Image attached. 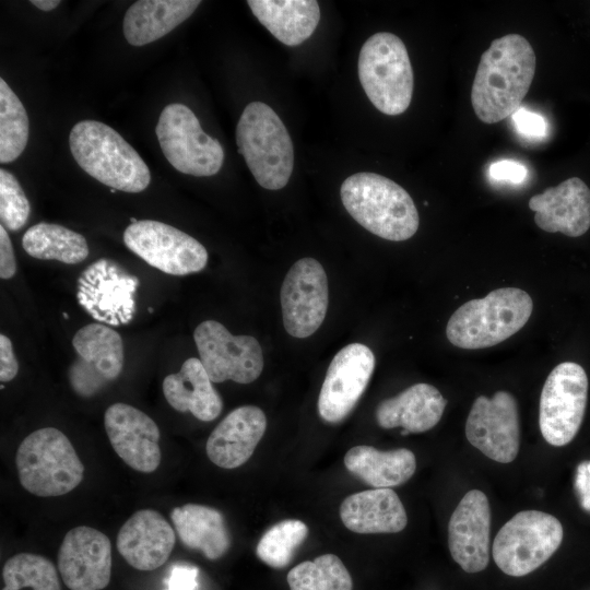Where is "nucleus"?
<instances>
[{
	"label": "nucleus",
	"instance_id": "obj_37",
	"mask_svg": "<svg viewBox=\"0 0 590 590\" xmlns=\"http://www.w3.org/2000/svg\"><path fill=\"white\" fill-rule=\"evenodd\" d=\"M511 118L517 131L524 138L541 139L546 134L544 118L534 111L520 107Z\"/></svg>",
	"mask_w": 590,
	"mask_h": 590
},
{
	"label": "nucleus",
	"instance_id": "obj_8",
	"mask_svg": "<svg viewBox=\"0 0 590 590\" xmlns=\"http://www.w3.org/2000/svg\"><path fill=\"white\" fill-rule=\"evenodd\" d=\"M563 536V526L556 517L539 510L520 511L495 536L494 562L508 576H526L557 551Z\"/></svg>",
	"mask_w": 590,
	"mask_h": 590
},
{
	"label": "nucleus",
	"instance_id": "obj_4",
	"mask_svg": "<svg viewBox=\"0 0 590 590\" xmlns=\"http://www.w3.org/2000/svg\"><path fill=\"white\" fill-rule=\"evenodd\" d=\"M533 310L530 295L517 287H502L461 305L448 320L446 335L460 349L494 346L517 333Z\"/></svg>",
	"mask_w": 590,
	"mask_h": 590
},
{
	"label": "nucleus",
	"instance_id": "obj_22",
	"mask_svg": "<svg viewBox=\"0 0 590 590\" xmlns=\"http://www.w3.org/2000/svg\"><path fill=\"white\" fill-rule=\"evenodd\" d=\"M176 534L168 521L153 509L134 512L117 534V550L138 570H154L169 557Z\"/></svg>",
	"mask_w": 590,
	"mask_h": 590
},
{
	"label": "nucleus",
	"instance_id": "obj_9",
	"mask_svg": "<svg viewBox=\"0 0 590 590\" xmlns=\"http://www.w3.org/2000/svg\"><path fill=\"white\" fill-rule=\"evenodd\" d=\"M155 133L166 160L178 172L196 177L213 176L224 163V149L206 134L193 111L172 103L160 115Z\"/></svg>",
	"mask_w": 590,
	"mask_h": 590
},
{
	"label": "nucleus",
	"instance_id": "obj_41",
	"mask_svg": "<svg viewBox=\"0 0 590 590\" xmlns=\"http://www.w3.org/2000/svg\"><path fill=\"white\" fill-rule=\"evenodd\" d=\"M16 262L11 239L7 229L0 225V278L8 280L14 276Z\"/></svg>",
	"mask_w": 590,
	"mask_h": 590
},
{
	"label": "nucleus",
	"instance_id": "obj_12",
	"mask_svg": "<svg viewBox=\"0 0 590 590\" xmlns=\"http://www.w3.org/2000/svg\"><path fill=\"white\" fill-rule=\"evenodd\" d=\"M193 339L212 382L250 384L262 373V350L251 335H234L221 322L204 320L194 329Z\"/></svg>",
	"mask_w": 590,
	"mask_h": 590
},
{
	"label": "nucleus",
	"instance_id": "obj_19",
	"mask_svg": "<svg viewBox=\"0 0 590 590\" xmlns=\"http://www.w3.org/2000/svg\"><path fill=\"white\" fill-rule=\"evenodd\" d=\"M104 425L115 452L133 470L151 473L161 462L160 428L141 410L114 403L107 408Z\"/></svg>",
	"mask_w": 590,
	"mask_h": 590
},
{
	"label": "nucleus",
	"instance_id": "obj_18",
	"mask_svg": "<svg viewBox=\"0 0 590 590\" xmlns=\"http://www.w3.org/2000/svg\"><path fill=\"white\" fill-rule=\"evenodd\" d=\"M58 570L70 590L106 588L111 574L108 536L86 526L71 529L58 551Z\"/></svg>",
	"mask_w": 590,
	"mask_h": 590
},
{
	"label": "nucleus",
	"instance_id": "obj_32",
	"mask_svg": "<svg viewBox=\"0 0 590 590\" xmlns=\"http://www.w3.org/2000/svg\"><path fill=\"white\" fill-rule=\"evenodd\" d=\"M291 590H352V577L333 554L305 560L293 567L286 577Z\"/></svg>",
	"mask_w": 590,
	"mask_h": 590
},
{
	"label": "nucleus",
	"instance_id": "obj_39",
	"mask_svg": "<svg viewBox=\"0 0 590 590\" xmlns=\"http://www.w3.org/2000/svg\"><path fill=\"white\" fill-rule=\"evenodd\" d=\"M198 569L189 565H176L173 567L168 580L167 590H196Z\"/></svg>",
	"mask_w": 590,
	"mask_h": 590
},
{
	"label": "nucleus",
	"instance_id": "obj_13",
	"mask_svg": "<svg viewBox=\"0 0 590 590\" xmlns=\"http://www.w3.org/2000/svg\"><path fill=\"white\" fill-rule=\"evenodd\" d=\"M78 354L68 368L73 391L90 398L119 377L123 367V343L108 326L94 322L79 329L72 338Z\"/></svg>",
	"mask_w": 590,
	"mask_h": 590
},
{
	"label": "nucleus",
	"instance_id": "obj_38",
	"mask_svg": "<svg viewBox=\"0 0 590 590\" xmlns=\"http://www.w3.org/2000/svg\"><path fill=\"white\" fill-rule=\"evenodd\" d=\"M528 174L527 167L512 160L494 162L488 167V175L493 180L510 184L522 182Z\"/></svg>",
	"mask_w": 590,
	"mask_h": 590
},
{
	"label": "nucleus",
	"instance_id": "obj_10",
	"mask_svg": "<svg viewBox=\"0 0 590 590\" xmlns=\"http://www.w3.org/2000/svg\"><path fill=\"white\" fill-rule=\"evenodd\" d=\"M588 377L582 366L563 362L548 374L542 388L539 426L552 446L569 444L577 435L586 412Z\"/></svg>",
	"mask_w": 590,
	"mask_h": 590
},
{
	"label": "nucleus",
	"instance_id": "obj_31",
	"mask_svg": "<svg viewBox=\"0 0 590 590\" xmlns=\"http://www.w3.org/2000/svg\"><path fill=\"white\" fill-rule=\"evenodd\" d=\"M22 246L33 258L67 264L82 262L90 251L83 235L62 225L45 222L31 226L24 233Z\"/></svg>",
	"mask_w": 590,
	"mask_h": 590
},
{
	"label": "nucleus",
	"instance_id": "obj_14",
	"mask_svg": "<svg viewBox=\"0 0 590 590\" xmlns=\"http://www.w3.org/2000/svg\"><path fill=\"white\" fill-rule=\"evenodd\" d=\"M138 286L137 276L102 258L81 273L76 299L95 320L120 326L130 322L134 315Z\"/></svg>",
	"mask_w": 590,
	"mask_h": 590
},
{
	"label": "nucleus",
	"instance_id": "obj_1",
	"mask_svg": "<svg viewBox=\"0 0 590 590\" xmlns=\"http://www.w3.org/2000/svg\"><path fill=\"white\" fill-rule=\"evenodd\" d=\"M535 66L534 50L523 36L494 39L481 56L471 87L476 117L496 123L512 116L530 90Z\"/></svg>",
	"mask_w": 590,
	"mask_h": 590
},
{
	"label": "nucleus",
	"instance_id": "obj_7",
	"mask_svg": "<svg viewBox=\"0 0 590 590\" xmlns=\"http://www.w3.org/2000/svg\"><path fill=\"white\" fill-rule=\"evenodd\" d=\"M357 68L362 87L379 111L397 116L409 108L414 76L406 47L397 35L370 36L361 48Z\"/></svg>",
	"mask_w": 590,
	"mask_h": 590
},
{
	"label": "nucleus",
	"instance_id": "obj_6",
	"mask_svg": "<svg viewBox=\"0 0 590 590\" xmlns=\"http://www.w3.org/2000/svg\"><path fill=\"white\" fill-rule=\"evenodd\" d=\"M15 464L21 485L39 497L68 494L84 475V465L71 441L55 427L26 436L17 448Z\"/></svg>",
	"mask_w": 590,
	"mask_h": 590
},
{
	"label": "nucleus",
	"instance_id": "obj_33",
	"mask_svg": "<svg viewBox=\"0 0 590 590\" xmlns=\"http://www.w3.org/2000/svg\"><path fill=\"white\" fill-rule=\"evenodd\" d=\"M30 134L27 113L7 82L0 79V163L15 161L24 151Z\"/></svg>",
	"mask_w": 590,
	"mask_h": 590
},
{
	"label": "nucleus",
	"instance_id": "obj_30",
	"mask_svg": "<svg viewBox=\"0 0 590 590\" xmlns=\"http://www.w3.org/2000/svg\"><path fill=\"white\" fill-rule=\"evenodd\" d=\"M344 465L369 486L390 488L410 480L416 470V458L406 448L381 451L359 445L345 453Z\"/></svg>",
	"mask_w": 590,
	"mask_h": 590
},
{
	"label": "nucleus",
	"instance_id": "obj_3",
	"mask_svg": "<svg viewBox=\"0 0 590 590\" xmlns=\"http://www.w3.org/2000/svg\"><path fill=\"white\" fill-rule=\"evenodd\" d=\"M69 146L79 166L99 182L116 190L137 193L151 181V173L139 153L111 127L85 119L69 134Z\"/></svg>",
	"mask_w": 590,
	"mask_h": 590
},
{
	"label": "nucleus",
	"instance_id": "obj_23",
	"mask_svg": "<svg viewBox=\"0 0 590 590\" xmlns=\"http://www.w3.org/2000/svg\"><path fill=\"white\" fill-rule=\"evenodd\" d=\"M266 428L267 417L260 408H236L210 434L205 445L206 456L220 468H238L252 456Z\"/></svg>",
	"mask_w": 590,
	"mask_h": 590
},
{
	"label": "nucleus",
	"instance_id": "obj_5",
	"mask_svg": "<svg viewBox=\"0 0 590 590\" xmlns=\"http://www.w3.org/2000/svg\"><path fill=\"white\" fill-rule=\"evenodd\" d=\"M236 143L261 187L279 190L287 185L294 167L293 142L270 106L257 101L245 107L236 127Z\"/></svg>",
	"mask_w": 590,
	"mask_h": 590
},
{
	"label": "nucleus",
	"instance_id": "obj_25",
	"mask_svg": "<svg viewBox=\"0 0 590 590\" xmlns=\"http://www.w3.org/2000/svg\"><path fill=\"white\" fill-rule=\"evenodd\" d=\"M446 404L436 387L420 382L381 401L376 409V420L386 429L401 427L408 433H423L437 425Z\"/></svg>",
	"mask_w": 590,
	"mask_h": 590
},
{
	"label": "nucleus",
	"instance_id": "obj_34",
	"mask_svg": "<svg viewBox=\"0 0 590 590\" xmlns=\"http://www.w3.org/2000/svg\"><path fill=\"white\" fill-rule=\"evenodd\" d=\"M2 590H61L55 565L44 556L19 553L2 568Z\"/></svg>",
	"mask_w": 590,
	"mask_h": 590
},
{
	"label": "nucleus",
	"instance_id": "obj_35",
	"mask_svg": "<svg viewBox=\"0 0 590 590\" xmlns=\"http://www.w3.org/2000/svg\"><path fill=\"white\" fill-rule=\"evenodd\" d=\"M308 527L297 519H286L273 524L257 544V556L272 568L287 566L296 548L305 541Z\"/></svg>",
	"mask_w": 590,
	"mask_h": 590
},
{
	"label": "nucleus",
	"instance_id": "obj_45",
	"mask_svg": "<svg viewBox=\"0 0 590 590\" xmlns=\"http://www.w3.org/2000/svg\"><path fill=\"white\" fill-rule=\"evenodd\" d=\"M110 192H111V193H115V192H116V189L110 188Z\"/></svg>",
	"mask_w": 590,
	"mask_h": 590
},
{
	"label": "nucleus",
	"instance_id": "obj_29",
	"mask_svg": "<svg viewBox=\"0 0 590 590\" xmlns=\"http://www.w3.org/2000/svg\"><path fill=\"white\" fill-rule=\"evenodd\" d=\"M170 519L182 544L200 551L208 559H219L228 551L231 535L219 510L204 505L186 504L175 507Z\"/></svg>",
	"mask_w": 590,
	"mask_h": 590
},
{
	"label": "nucleus",
	"instance_id": "obj_36",
	"mask_svg": "<svg viewBox=\"0 0 590 590\" xmlns=\"http://www.w3.org/2000/svg\"><path fill=\"white\" fill-rule=\"evenodd\" d=\"M31 204L19 180L9 170L0 169V220L11 232L21 229L27 222Z\"/></svg>",
	"mask_w": 590,
	"mask_h": 590
},
{
	"label": "nucleus",
	"instance_id": "obj_43",
	"mask_svg": "<svg viewBox=\"0 0 590 590\" xmlns=\"http://www.w3.org/2000/svg\"><path fill=\"white\" fill-rule=\"evenodd\" d=\"M31 3L42 11L48 12L56 9L59 4V0H32Z\"/></svg>",
	"mask_w": 590,
	"mask_h": 590
},
{
	"label": "nucleus",
	"instance_id": "obj_27",
	"mask_svg": "<svg viewBox=\"0 0 590 590\" xmlns=\"http://www.w3.org/2000/svg\"><path fill=\"white\" fill-rule=\"evenodd\" d=\"M201 1L139 0L123 17V35L132 46H143L160 39L187 20Z\"/></svg>",
	"mask_w": 590,
	"mask_h": 590
},
{
	"label": "nucleus",
	"instance_id": "obj_24",
	"mask_svg": "<svg viewBox=\"0 0 590 590\" xmlns=\"http://www.w3.org/2000/svg\"><path fill=\"white\" fill-rule=\"evenodd\" d=\"M343 524L355 533H397L408 523L402 502L391 488H374L352 494L340 505Z\"/></svg>",
	"mask_w": 590,
	"mask_h": 590
},
{
	"label": "nucleus",
	"instance_id": "obj_26",
	"mask_svg": "<svg viewBox=\"0 0 590 590\" xmlns=\"http://www.w3.org/2000/svg\"><path fill=\"white\" fill-rule=\"evenodd\" d=\"M162 387L172 408L190 412L200 421H213L222 412V398L197 357L186 359L178 373L167 375Z\"/></svg>",
	"mask_w": 590,
	"mask_h": 590
},
{
	"label": "nucleus",
	"instance_id": "obj_15",
	"mask_svg": "<svg viewBox=\"0 0 590 590\" xmlns=\"http://www.w3.org/2000/svg\"><path fill=\"white\" fill-rule=\"evenodd\" d=\"M469 442L489 459L509 463L520 448V421L515 397L497 391L492 398L480 396L473 402L465 423Z\"/></svg>",
	"mask_w": 590,
	"mask_h": 590
},
{
	"label": "nucleus",
	"instance_id": "obj_28",
	"mask_svg": "<svg viewBox=\"0 0 590 590\" xmlns=\"http://www.w3.org/2000/svg\"><path fill=\"white\" fill-rule=\"evenodd\" d=\"M247 4L258 21L286 46L308 39L320 20L315 0H249Z\"/></svg>",
	"mask_w": 590,
	"mask_h": 590
},
{
	"label": "nucleus",
	"instance_id": "obj_17",
	"mask_svg": "<svg viewBox=\"0 0 590 590\" xmlns=\"http://www.w3.org/2000/svg\"><path fill=\"white\" fill-rule=\"evenodd\" d=\"M375 368L373 351L351 343L332 358L318 398V413L328 423H339L354 409Z\"/></svg>",
	"mask_w": 590,
	"mask_h": 590
},
{
	"label": "nucleus",
	"instance_id": "obj_20",
	"mask_svg": "<svg viewBox=\"0 0 590 590\" xmlns=\"http://www.w3.org/2000/svg\"><path fill=\"white\" fill-rule=\"evenodd\" d=\"M491 508L480 489L469 491L452 512L448 545L453 560L467 573L484 570L489 562Z\"/></svg>",
	"mask_w": 590,
	"mask_h": 590
},
{
	"label": "nucleus",
	"instance_id": "obj_42",
	"mask_svg": "<svg viewBox=\"0 0 590 590\" xmlns=\"http://www.w3.org/2000/svg\"><path fill=\"white\" fill-rule=\"evenodd\" d=\"M575 489L581 507L590 512V461H582L578 464Z\"/></svg>",
	"mask_w": 590,
	"mask_h": 590
},
{
	"label": "nucleus",
	"instance_id": "obj_16",
	"mask_svg": "<svg viewBox=\"0 0 590 590\" xmlns=\"http://www.w3.org/2000/svg\"><path fill=\"white\" fill-rule=\"evenodd\" d=\"M281 307L286 332L308 338L324 320L329 290L323 267L314 258H303L288 270L281 287Z\"/></svg>",
	"mask_w": 590,
	"mask_h": 590
},
{
	"label": "nucleus",
	"instance_id": "obj_11",
	"mask_svg": "<svg viewBox=\"0 0 590 590\" xmlns=\"http://www.w3.org/2000/svg\"><path fill=\"white\" fill-rule=\"evenodd\" d=\"M123 241L148 264L170 275L196 273L208 263V251L200 241L163 222L131 223L123 233Z\"/></svg>",
	"mask_w": 590,
	"mask_h": 590
},
{
	"label": "nucleus",
	"instance_id": "obj_2",
	"mask_svg": "<svg viewBox=\"0 0 590 590\" xmlns=\"http://www.w3.org/2000/svg\"><path fill=\"white\" fill-rule=\"evenodd\" d=\"M340 196L350 215L378 237L402 241L418 229L413 199L387 177L368 172L353 174L342 182Z\"/></svg>",
	"mask_w": 590,
	"mask_h": 590
},
{
	"label": "nucleus",
	"instance_id": "obj_40",
	"mask_svg": "<svg viewBox=\"0 0 590 590\" xmlns=\"http://www.w3.org/2000/svg\"><path fill=\"white\" fill-rule=\"evenodd\" d=\"M19 371V363L13 352L11 340L4 335H0V381H11Z\"/></svg>",
	"mask_w": 590,
	"mask_h": 590
},
{
	"label": "nucleus",
	"instance_id": "obj_44",
	"mask_svg": "<svg viewBox=\"0 0 590 590\" xmlns=\"http://www.w3.org/2000/svg\"><path fill=\"white\" fill-rule=\"evenodd\" d=\"M130 221H131V223H135V222H138V220H137V219H134V217H131V219H130Z\"/></svg>",
	"mask_w": 590,
	"mask_h": 590
},
{
	"label": "nucleus",
	"instance_id": "obj_21",
	"mask_svg": "<svg viewBox=\"0 0 590 590\" xmlns=\"http://www.w3.org/2000/svg\"><path fill=\"white\" fill-rule=\"evenodd\" d=\"M534 222L548 233L579 237L590 228V189L578 177L548 187L529 200Z\"/></svg>",
	"mask_w": 590,
	"mask_h": 590
}]
</instances>
